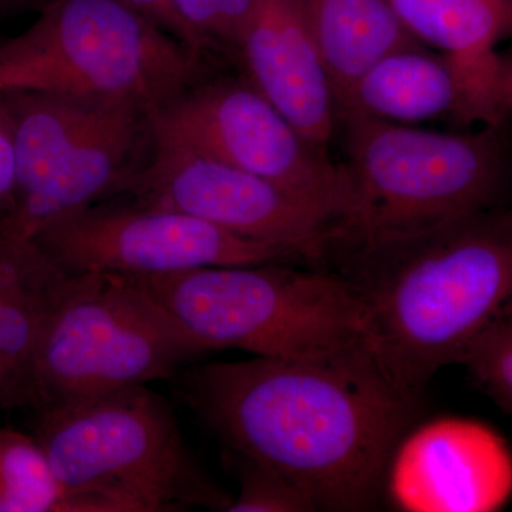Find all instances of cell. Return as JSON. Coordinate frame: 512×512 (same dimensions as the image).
Listing matches in <instances>:
<instances>
[{
  "label": "cell",
  "mask_w": 512,
  "mask_h": 512,
  "mask_svg": "<svg viewBox=\"0 0 512 512\" xmlns=\"http://www.w3.org/2000/svg\"><path fill=\"white\" fill-rule=\"evenodd\" d=\"M174 379L225 450L284 474L318 511L375 507L420 404L384 376L365 345L316 359L187 366Z\"/></svg>",
  "instance_id": "obj_1"
},
{
  "label": "cell",
  "mask_w": 512,
  "mask_h": 512,
  "mask_svg": "<svg viewBox=\"0 0 512 512\" xmlns=\"http://www.w3.org/2000/svg\"><path fill=\"white\" fill-rule=\"evenodd\" d=\"M353 258L363 345L420 400L512 303V204Z\"/></svg>",
  "instance_id": "obj_2"
},
{
  "label": "cell",
  "mask_w": 512,
  "mask_h": 512,
  "mask_svg": "<svg viewBox=\"0 0 512 512\" xmlns=\"http://www.w3.org/2000/svg\"><path fill=\"white\" fill-rule=\"evenodd\" d=\"M345 200L329 252L365 254L511 205V126L427 130L339 113Z\"/></svg>",
  "instance_id": "obj_3"
},
{
  "label": "cell",
  "mask_w": 512,
  "mask_h": 512,
  "mask_svg": "<svg viewBox=\"0 0 512 512\" xmlns=\"http://www.w3.org/2000/svg\"><path fill=\"white\" fill-rule=\"evenodd\" d=\"M33 436L60 483L107 512L227 511L232 497L195 458L170 403L147 386L36 413Z\"/></svg>",
  "instance_id": "obj_4"
},
{
  "label": "cell",
  "mask_w": 512,
  "mask_h": 512,
  "mask_svg": "<svg viewBox=\"0 0 512 512\" xmlns=\"http://www.w3.org/2000/svg\"><path fill=\"white\" fill-rule=\"evenodd\" d=\"M211 350L316 359L363 345L362 303L346 276L286 262L128 276Z\"/></svg>",
  "instance_id": "obj_5"
},
{
  "label": "cell",
  "mask_w": 512,
  "mask_h": 512,
  "mask_svg": "<svg viewBox=\"0 0 512 512\" xmlns=\"http://www.w3.org/2000/svg\"><path fill=\"white\" fill-rule=\"evenodd\" d=\"M210 352L128 276L67 275L33 357L26 409L174 379Z\"/></svg>",
  "instance_id": "obj_6"
},
{
  "label": "cell",
  "mask_w": 512,
  "mask_h": 512,
  "mask_svg": "<svg viewBox=\"0 0 512 512\" xmlns=\"http://www.w3.org/2000/svg\"><path fill=\"white\" fill-rule=\"evenodd\" d=\"M204 56L123 0H47L0 43V92L37 90L158 109L200 80Z\"/></svg>",
  "instance_id": "obj_7"
},
{
  "label": "cell",
  "mask_w": 512,
  "mask_h": 512,
  "mask_svg": "<svg viewBox=\"0 0 512 512\" xmlns=\"http://www.w3.org/2000/svg\"><path fill=\"white\" fill-rule=\"evenodd\" d=\"M15 131L18 217L32 239L66 215L130 194L156 150L151 111L131 101L8 90Z\"/></svg>",
  "instance_id": "obj_8"
},
{
  "label": "cell",
  "mask_w": 512,
  "mask_h": 512,
  "mask_svg": "<svg viewBox=\"0 0 512 512\" xmlns=\"http://www.w3.org/2000/svg\"><path fill=\"white\" fill-rule=\"evenodd\" d=\"M154 128L171 138L278 185L333 225L345 200V175L245 80L197 83L151 110Z\"/></svg>",
  "instance_id": "obj_9"
},
{
  "label": "cell",
  "mask_w": 512,
  "mask_h": 512,
  "mask_svg": "<svg viewBox=\"0 0 512 512\" xmlns=\"http://www.w3.org/2000/svg\"><path fill=\"white\" fill-rule=\"evenodd\" d=\"M32 241L67 275L148 276L298 261L285 249L130 195L66 215L40 229Z\"/></svg>",
  "instance_id": "obj_10"
},
{
  "label": "cell",
  "mask_w": 512,
  "mask_h": 512,
  "mask_svg": "<svg viewBox=\"0 0 512 512\" xmlns=\"http://www.w3.org/2000/svg\"><path fill=\"white\" fill-rule=\"evenodd\" d=\"M156 130V128H154ZM130 197L194 215L237 237L285 249L298 261L329 254L325 215L278 185L161 136Z\"/></svg>",
  "instance_id": "obj_11"
},
{
  "label": "cell",
  "mask_w": 512,
  "mask_h": 512,
  "mask_svg": "<svg viewBox=\"0 0 512 512\" xmlns=\"http://www.w3.org/2000/svg\"><path fill=\"white\" fill-rule=\"evenodd\" d=\"M383 493L404 511L497 510L512 495V456L477 421H430L407 430L394 448Z\"/></svg>",
  "instance_id": "obj_12"
},
{
  "label": "cell",
  "mask_w": 512,
  "mask_h": 512,
  "mask_svg": "<svg viewBox=\"0 0 512 512\" xmlns=\"http://www.w3.org/2000/svg\"><path fill=\"white\" fill-rule=\"evenodd\" d=\"M339 113L417 126H511L504 69L480 70L414 43L376 60L339 100Z\"/></svg>",
  "instance_id": "obj_13"
},
{
  "label": "cell",
  "mask_w": 512,
  "mask_h": 512,
  "mask_svg": "<svg viewBox=\"0 0 512 512\" xmlns=\"http://www.w3.org/2000/svg\"><path fill=\"white\" fill-rule=\"evenodd\" d=\"M248 82L312 146L329 154L338 133L335 84L296 0H254L238 43Z\"/></svg>",
  "instance_id": "obj_14"
},
{
  "label": "cell",
  "mask_w": 512,
  "mask_h": 512,
  "mask_svg": "<svg viewBox=\"0 0 512 512\" xmlns=\"http://www.w3.org/2000/svg\"><path fill=\"white\" fill-rule=\"evenodd\" d=\"M63 272L32 239L0 238V409H26L37 346Z\"/></svg>",
  "instance_id": "obj_15"
},
{
  "label": "cell",
  "mask_w": 512,
  "mask_h": 512,
  "mask_svg": "<svg viewBox=\"0 0 512 512\" xmlns=\"http://www.w3.org/2000/svg\"><path fill=\"white\" fill-rule=\"evenodd\" d=\"M335 84L338 104L376 60L417 42L386 0H296ZM339 107V106H338Z\"/></svg>",
  "instance_id": "obj_16"
},
{
  "label": "cell",
  "mask_w": 512,
  "mask_h": 512,
  "mask_svg": "<svg viewBox=\"0 0 512 512\" xmlns=\"http://www.w3.org/2000/svg\"><path fill=\"white\" fill-rule=\"evenodd\" d=\"M421 45L474 69H498L501 40L512 36V16L485 0H386Z\"/></svg>",
  "instance_id": "obj_17"
},
{
  "label": "cell",
  "mask_w": 512,
  "mask_h": 512,
  "mask_svg": "<svg viewBox=\"0 0 512 512\" xmlns=\"http://www.w3.org/2000/svg\"><path fill=\"white\" fill-rule=\"evenodd\" d=\"M92 498L67 490L33 434L0 426V512H92Z\"/></svg>",
  "instance_id": "obj_18"
},
{
  "label": "cell",
  "mask_w": 512,
  "mask_h": 512,
  "mask_svg": "<svg viewBox=\"0 0 512 512\" xmlns=\"http://www.w3.org/2000/svg\"><path fill=\"white\" fill-rule=\"evenodd\" d=\"M239 481L227 512H315V503L298 485L272 468L225 450Z\"/></svg>",
  "instance_id": "obj_19"
},
{
  "label": "cell",
  "mask_w": 512,
  "mask_h": 512,
  "mask_svg": "<svg viewBox=\"0 0 512 512\" xmlns=\"http://www.w3.org/2000/svg\"><path fill=\"white\" fill-rule=\"evenodd\" d=\"M460 363L501 409L512 414V303L474 340Z\"/></svg>",
  "instance_id": "obj_20"
},
{
  "label": "cell",
  "mask_w": 512,
  "mask_h": 512,
  "mask_svg": "<svg viewBox=\"0 0 512 512\" xmlns=\"http://www.w3.org/2000/svg\"><path fill=\"white\" fill-rule=\"evenodd\" d=\"M204 52L221 50L237 57L239 37L254 0H170Z\"/></svg>",
  "instance_id": "obj_21"
},
{
  "label": "cell",
  "mask_w": 512,
  "mask_h": 512,
  "mask_svg": "<svg viewBox=\"0 0 512 512\" xmlns=\"http://www.w3.org/2000/svg\"><path fill=\"white\" fill-rule=\"evenodd\" d=\"M18 217V161L15 131L0 96V238H13Z\"/></svg>",
  "instance_id": "obj_22"
},
{
  "label": "cell",
  "mask_w": 512,
  "mask_h": 512,
  "mask_svg": "<svg viewBox=\"0 0 512 512\" xmlns=\"http://www.w3.org/2000/svg\"><path fill=\"white\" fill-rule=\"evenodd\" d=\"M123 2L140 10L147 18L154 20L158 26L180 39L185 45L190 46L194 52L200 53L202 56L205 55L190 29L185 26L183 20L175 12L170 0H123Z\"/></svg>",
  "instance_id": "obj_23"
},
{
  "label": "cell",
  "mask_w": 512,
  "mask_h": 512,
  "mask_svg": "<svg viewBox=\"0 0 512 512\" xmlns=\"http://www.w3.org/2000/svg\"><path fill=\"white\" fill-rule=\"evenodd\" d=\"M47 0H0V18L29 9H42Z\"/></svg>",
  "instance_id": "obj_24"
},
{
  "label": "cell",
  "mask_w": 512,
  "mask_h": 512,
  "mask_svg": "<svg viewBox=\"0 0 512 512\" xmlns=\"http://www.w3.org/2000/svg\"><path fill=\"white\" fill-rule=\"evenodd\" d=\"M505 90H507L508 111L512 119V50L503 52Z\"/></svg>",
  "instance_id": "obj_25"
},
{
  "label": "cell",
  "mask_w": 512,
  "mask_h": 512,
  "mask_svg": "<svg viewBox=\"0 0 512 512\" xmlns=\"http://www.w3.org/2000/svg\"><path fill=\"white\" fill-rule=\"evenodd\" d=\"M485 2L493 3V5L505 10L512 16V0H485Z\"/></svg>",
  "instance_id": "obj_26"
},
{
  "label": "cell",
  "mask_w": 512,
  "mask_h": 512,
  "mask_svg": "<svg viewBox=\"0 0 512 512\" xmlns=\"http://www.w3.org/2000/svg\"><path fill=\"white\" fill-rule=\"evenodd\" d=\"M0 413H2V409H0Z\"/></svg>",
  "instance_id": "obj_27"
}]
</instances>
